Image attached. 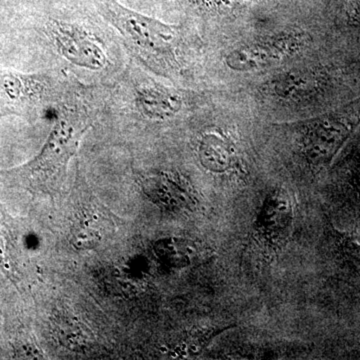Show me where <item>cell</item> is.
Returning a JSON list of instances; mask_svg holds the SVG:
<instances>
[{"mask_svg":"<svg viewBox=\"0 0 360 360\" xmlns=\"http://www.w3.org/2000/svg\"><path fill=\"white\" fill-rule=\"evenodd\" d=\"M4 258V243H2V239L0 238V262H2Z\"/></svg>","mask_w":360,"mask_h":360,"instance_id":"7c38bea8","label":"cell"},{"mask_svg":"<svg viewBox=\"0 0 360 360\" xmlns=\"http://www.w3.org/2000/svg\"><path fill=\"white\" fill-rule=\"evenodd\" d=\"M295 219L292 202L288 194L274 191L267 194L255 219V229L270 245L281 243L290 233Z\"/></svg>","mask_w":360,"mask_h":360,"instance_id":"52a82bcc","label":"cell"},{"mask_svg":"<svg viewBox=\"0 0 360 360\" xmlns=\"http://www.w3.org/2000/svg\"><path fill=\"white\" fill-rule=\"evenodd\" d=\"M66 78L52 73L0 68V120L7 116L27 120L41 118L53 110L65 89Z\"/></svg>","mask_w":360,"mask_h":360,"instance_id":"277c9868","label":"cell"},{"mask_svg":"<svg viewBox=\"0 0 360 360\" xmlns=\"http://www.w3.org/2000/svg\"><path fill=\"white\" fill-rule=\"evenodd\" d=\"M158 259L170 269H182L195 264L202 257V250L198 243L184 238L160 239L155 246Z\"/></svg>","mask_w":360,"mask_h":360,"instance_id":"ba28073f","label":"cell"},{"mask_svg":"<svg viewBox=\"0 0 360 360\" xmlns=\"http://www.w3.org/2000/svg\"><path fill=\"white\" fill-rule=\"evenodd\" d=\"M142 1L143 0H125L127 6L132 7V8L136 9V7H139L141 6Z\"/></svg>","mask_w":360,"mask_h":360,"instance_id":"8fae6325","label":"cell"},{"mask_svg":"<svg viewBox=\"0 0 360 360\" xmlns=\"http://www.w3.org/2000/svg\"><path fill=\"white\" fill-rule=\"evenodd\" d=\"M200 158L203 167L215 172H222L231 165V148L217 136L206 135L200 144Z\"/></svg>","mask_w":360,"mask_h":360,"instance_id":"9c48e42d","label":"cell"},{"mask_svg":"<svg viewBox=\"0 0 360 360\" xmlns=\"http://www.w3.org/2000/svg\"><path fill=\"white\" fill-rule=\"evenodd\" d=\"M99 18L110 25L137 61L150 70L179 68V28L141 13L117 0H90Z\"/></svg>","mask_w":360,"mask_h":360,"instance_id":"3957f363","label":"cell"},{"mask_svg":"<svg viewBox=\"0 0 360 360\" xmlns=\"http://www.w3.org/2000/svg\"><path fill=\"white\" fill-rule=\"evenodd\" d=\"M139 184L149 200L172 212L193 210L198 203L191 186L175 174L160 172L146 175Z\"/></svg>","mask_w":360,"mask_h":360,"instance_id":"8992f818","label":"cell"},{"mask_svg":"<svg viewBox=\"0 0 360 360\" xmlns=\"http://www.w3.org/2000/svg\"><path fill=\"white\" fill-rule=\"evenodd\" d=\"M120 89L123 91L129 115L139 120H168L179 113L184 106L182 97L176 92L155 84L134 68L127 70Z\"/></svg>","mask_w":360,"mask_h":360,"instance_id":"5b68a950","label":"cell"},{"mask_svg":"<svg viewBox=\"0 0 360 360\" xmlns=\"http://www.w3.org/2000/svg\"><path fill=\"white\" fill-rule=\"evenodd\" d=\"M101 238V234L96 229V219L86 217L84 221L78 222L75 232V245L78 248H89L96 245Z\"/></svg>","mask_w":360,"mask_h":360,"instance_id":"30bf717a","label":"cell"},{"mask_svg":"<svg viewBox=\"0 0 360 360\" xmlns=\"http://www.w3.org/2000/svg\"><path fill=\"white\" fill-rule=\"evenodd\" d=\"M96 14L90 0H44L33 11L59 58L78 70L101 73L112 70L115 53Z\"/></svg>","mask_w":360,"mask_h":360,"instance_id":"7a4b0ae2","label":"cell"},{"mask_svg":"<svg viewBox=\"0 0 360 360\" xmlns=\"http://www.w3.org/2000/svg\"><path fill=\"white\" fill-rule=\"evenodd\" d=\"M96 90L66 78L65 89L54 106V122L44 148L25 165L2 172L34 193H54L63 187L71 158L101 110Z\"/></svg>","mask_w":360,"mask_h":360,"instance_id":"6da1fadb","label":"cell"},{"mask_svg":"<svg viewBox=\"0 0 360 360\" xmlns=\"http://www.w3.org/2000/svg\"><path fill=\"white\" fill-rule=\"evenodd\" d=\"M0 1H4V0H0Z\"/></svg>","mask_w":360,"mask_h":360,"instance_id":"4fadbf2b","label":"cell"}]
</instances>
